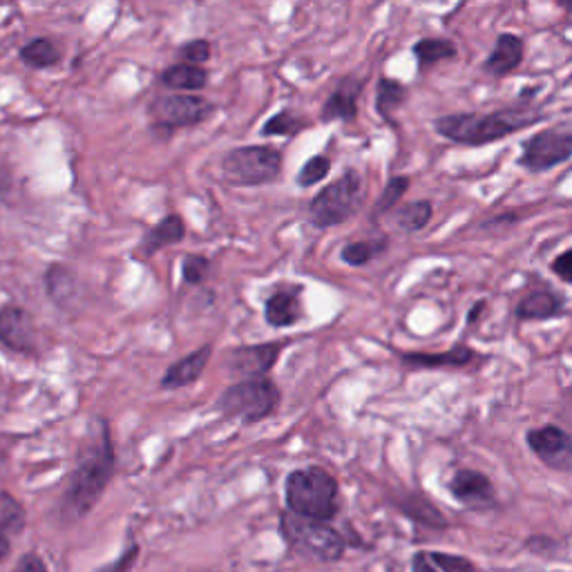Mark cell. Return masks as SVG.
Segmentation results:
<instances>
[{
	"mask_svg": "<svg viewBox=\"0 0 572 572\" xmlns=\"http://www.w3.org/2000/svg\"><path fill=\"white\" fill-rule=\"evenodd\" d=\"M163 84L173 90H201L209 84V72L199 65H173L163 72Z\"/></svg>",
	"mask_w": 572,
	"mask_h": 572,
	"instance_id": "cell-25",
	"label": "cell"
},
{
	"mask_svg": "<svg viewBox=\"0 0 572 572\" xmlns=\"http://www.w3.org/2000/svg\"><path fill=\"white\" fill-rule=\"evenodd\" d=\"M410 186H412V179H410V177H407V175H394V177L387 182L385 190L381 192V197H378V201H376V207H374V211H372V217L378 220L381 215H385V213H389L391 209H396L398 201L407 195V190H410Z\"/></svg>",
	"mask_w": 572,
	"mask_h": 572,
	"instance_id": "cell-28",
	"label": "cell"
},
{
	"mask_svg": "<svg viewBox=\"0 0 572 572\" xmlns=\"http://www.w3.org/2000/svg\"><path fill=\"white\" fill-rule=\"evenodd\" d=\"M565 300L552 289H535L519 300L514 307V315L521 322H539V320H555L563 313Z\"/></svg>",
	"mask_w": 572,
	"mask_h": 572,
	"instance_id": "cell-18",
	"label": "cell"
},
{
	"mask_svg": "<svg viewBox=\"0 0 572 572\" xmlns=\"http://www.w3.org/2000/svg\"><path fill=\"white\" fill-rule=\"evenodd\" d=\"M389 249V237L387 235H378V237H370V239H356L349 241L343 247L340 251V260L349 266H364L374 260H378L381 256H385Z\"/></svg>",
	"mask_w": 572,
	"mask_h": 572,
	"instance_id": "cell-23",
	"label": "cell"
},
{
	"mask_svg": "<svg viewBox=\"0 0 572 572\" xmlns=\"http://www.w3.org/2000/svg\"><path fill=\"white\" fill-rule=\"evenodd\" d=\"M279 530L284 542L289 544V548L296 555H302L313 561H324L332 563L343 559L347 550L345 537L332 523L307 519L300 514H294L289 510H284L279 517Z\"/></svg>",
	"mask_w": 572,
	"mask_h": 572,
	"instance_id": "cell-4",
	"label": "cell"
},
{
	"mask_svg": "<svg viewBox=\"0 0 572 572\" xmlns=\"http://www.w3.org/2000/svg\"><path fill=\"white\" fill-rule=\"evenodd\" d=\"M188 65H199V63H207L211 59V43L209 40L203 38H197V40H190V43H186L179 52Z\"/></svg>",
	"mask_w": 572,
	"mask_h": 572,
	"instance_id": "cell-34",
	"label": "cell"
},
{
	"mask_svg": "<svg viewBox=\"0 0 572 572\" xmlns=\"http://www.w3.org/2000/svg\"><path fill=\"white\" fill-rule=\"evenodd\" d=\"M561 8L568 10V12H572V3H561Z\"/></svg>",
	"mask_w": 572,
	"mask_h": 572,
	"instance_id": "cell-41",
	"label": "cell"
},
{
	"mask_svg": "<svg viewBox=\"0 0 572 572\" xmlns=\"http://www.w3.org/2000/svg\"><path fill=\"white\" fill-rule=\"evenodd\" d=\"M329 173H332V159L324 157V154H315V157L307 159L304 166L300 169L298 186L300 188H313L315 184L326 179V175Z\"/></svg>",
	"mask_w": 572,
	"mask_h": 572,
	"instance_id": "cell-31",
	"label": "cell"
},
{
	"mask_svg": "<svg viewBox=\"0 0 572 572\" xmlns=\"http://www.w3.org/2000/svg\"><path fill=\"white\" fill-rule=\"evenodd\" d=\"M12 186H14L12 171H10L8 163L0 159V201H3L12 192Z\"/></svg>",
	"mask_w": 572,
	"mask_h": 572,
	"instance_id": "cell-37",
	"label": "cell"
},
{
	"mask_svg": "<svg viewBox=\"0 0 572 572\" xmlns=\"http://www.w3.org/2000/svg\"><path fill=\"white\" fill-rule=\"evenodd\" d=\"M302 284L284 286V289L273 291L264 302V320L273 329H289L304 318L302 302Z\"/></svg>",
	"mask_w": 572,
	"mask_h": 572,
	"instance_id": "cell-14",
	"label": "cell"
},
{
	"mask_svg": "<svg viewBox=\"0 0 572 572\" xmlns=\"http://www.w3.org/2000/svg\"><path fill=\"white\" fill-rule=\"evenodd\" d=\"M434 217V207L432 201L427 199H419V201H410V203H402V207L396 211L394 215V224L396 228H400L402 233H419L423 228H427V224Z\"/></svg>",
	"mask_w": 572,
	"mask_h": 572,
	"instance_id": "cell-24",
	"label": "cell"
},
{
	"mask_svg": "<svg viewBox=\"0 0 572 572\" xmlns=\"http://www.w3.org/2000/svg\"><path fill=\"white\" fill-rule=\"evenodd\" d=\"M366 78L370 76H360V74H349L338 80V86L332 90V95L326 97L320 110V119L324 124L329 121H345V124H356L358 119V101L360 95L366 86Z\"/></svg>",
	"mask_w": 572,
	"mask_h": 572,
	"instance_id": "cell-13",
	"label": "cell"
},
{
	"mask_svg": "<svg viewBox=\"0 0 572 572\" xmlns=\"http://www.w3.org/2000/svg\"><path fill=\"white\" fill-rule=\"evenodd\" d=\"M284 501L294 514L329 523L340 512L338 478L318 465L294 470L284 481Z\"/></svg>",
	"mask_w": 572,
	"mask_h": 572,
	"instance_id": "cell-3",
	"label": "cell"
},
{
	"mask_svg": "<svg viewBox=\"0 0 572 572\" xmlns=\"http://www.w3.org/2000/svg\"><path fill=\"white\" fill-rule=\"evenodd\" d=\"M284 154L273 146H241L233 148L224 161L222 173L235 186H264L282 175Z\"/></svg>",
	"mask_w": 572,
	"mask_h": 572,
	"instance_id": "cell-7",
	"label": "cell"
},
{
	"mask_svg": "<svg viewBox=\"0 0 572 572\" xmlns=\"http://www.w3.org/2000/svg\"><path fill=\"white\" fill-rule=\"evenodd\" d=\"M364 179L358 171H345L336 182L324 186L309 203V222L324 231L349 222L364 203Z\"/></svg>",
	"mask_w": 572,
	"mask_h": 572,
	"instance_id": "cell-5",
	"label": "cell"
},
{
	"mask_svg": "<svg viewBox=\"0 0 572 572\" xmlns=\"http://www.w3.org/2000/svg\"><path fill=\"white\" fill-rule=\"evenodd\" d=\"M400 364L410 366V370H463V366H470L478 356L476 349L470 345H455L445 351H405L398 356Z\"/></svg>",
	"mask_w": 572,
	"mask_h": 572,
	"instance_id": "cell-15",
	"label": "cell"
},
{
	"mask_svg": "<svg viewBox=\"0 0 572 572\" xmlns=\"http://www.w3.org/2000/svg\"><path fill=\"white\" fill-rule=\"evenodd\" d=\"M10 555V537L0 533V561Z\"/></svg>",
	"mask_w": 572,
	"mask_h": 572,
	"instance_id": "cell-40",
	"label": "cell"
},
{
	"mask_svg": "<svg viewBox=\"0 0 572 572\" xmlns=\"http://www.w3.org/2000/svg\"><path fill=\"white\" fill-rule=\"evenodd\" d=\"M286 347H289V343H262L237 347L226 356V372L239 381L266 378V374L277 364Z\"/></svg>",
	"mask_w": 572,
	"mask_h": 572,
	"instance_id": "cell-11",
	"label": "cell"
},
{
	"mask_svg": "<svg viewBox=\"0 0 572 572\" xmlns=\"http://www.w3.org/2000/svg\"><path fill=\"white\" fill-rule=\"evenodd\" d=\"M483 311H485V300H478V302L470 309V313H468V324H476Z\"/></svg>",
	"mask_w": 572,
	"mask_h": 572,
	"instance_id": "cell-39",
	"label": "cell"
},
{
	"mask_svg": "<svg viewBox=\"0 0 572 572\" xmlns=\"http://www.w3.org/2000/svg\"><path fill=\"white\" fill-rule=\"evenodd\" d=\"M0 340L14 351L32 353L36 349V332L29 313L18 307L0 311Z\"/></svg>",
	"mask_w": 572,
	"mask_h": 572,
	"instance_id": "cell-17",
	"label": "cell"
},
{
	"mask_svg": "<svg viewBox=\"0 0 572 572\" xmlns=\"http://www.w3.org/2000/svg\"><path fill=\"white\" fill-rule=\"evenodd\" d=\"M570 159H572V130L563 126H555L539 130L523 141L517 166L533 175H542L563 166V163Z\"/></svg>",
	"mask_w": 572,
	"mask_h": 572,
	"instance_id": "cell-8",
	"label": "cell"
},
{
	"mask_svg": "<svg viewBox=\"0 0 572 572\" xmlns=\"http://www.w3.org/2000/svg\"><path fill=\"white\" fill-rule=\"evenodd\" d=\"M542 112L533 103L508 105L497 112H457L445 114L434 121V130L452 144L481 148L497 144L527 126L542 121Z\"/></svg>",
	"mask_w": 572,
	"mask_h": 572,
	"instance_id": "cell-1",
	"label": "cell"
},
{
	"mask_svg": "<svg viewBox=\"0 0 572 572\" xmlns=\"http://www.w3.org/2000/svg\"><path fill=\"white\" fill-rule=\"evenodd\" d=\"M48 294L61 307H67L76 294V277L65 266H52L46 275Z\"/></svg>",
	"mask_w": 572,
	"mask_h": 572,
	"instance_id": "cell-26",
	"label": "cell"
},
{
	"mask_svg": "<svg viewBox=\"0 0 572 572\" xmlns=\"http://www.w3.org/2000/svg\"><path fill=\"white\" fill-rule=\"evenodd\" d=\"M449 495H452L463 508L485 512L497 506V493L495 485L489 481L487 474L470 468H461L452 474L447 483Z\"/></svg>",
	"mask_w": 572,
	"mask_h": 572,
	"instance_id": "cell-12",
	"label": "cell"
},
{
	"mask_svg": "<svg viewBox=\"0 0 572 572\" xmlns=\"http://www.w3.org/2000/svg\"><path fill=\"white\" fill-rule=\"evenodd\" d=\"M523 57H525V40L519 34L501 32L495 40L493 52H489L487 59L483 61V72L495 78H506L521 67Z\"/></svg>",
	"mask_w": 572,
	"mask_h": 572,
	"instance_id": "cell-16",
	"label": "cell"
},
{
	"mask_svg": "<svg viewBox=\"0 0 572 572\" xmlns=\"http://www.w3.org/2000/svg\"><path fill=\"white\" fill-rule=\"evenodd\" d=\"M215 112V105L199 95H169L154 101L152 116L157 126L190 128L207 121Z\"/></svg>",
	"mask_w": 572,
	"mask_h": 572,
	"instance_id": "cell-9",
	"label": "cell"
},
{
	"mask_svg": "<svg viewBox=\"0 0 572 572\" xmlns=\"http://www.w3.org/2000/svg\"><path fill=\"white\" fill-rule=\"evenodd\" d=\"M279 402H282V391L271 378L237 381L220 396L217 410L226 419L253 425L273 416Z\"/></svg>",
	"mask_w": 572,
	"mask_h": 572,
	"instance_id": "cell-6",
	"label": "cell"
},
{
	"mask_svg": "<svg viewBox=\"0 0 572 572\" xmlns=\"http://www.w3.org/2000/svg\"><path fill=\"white\" fill-rule=\"evenodd\" d=\"M211 356H213V347L211 345L192 351L190 356L182 358L179 362H175L171 366V370L166 372V376H163L161 385L166 387V389H179V387L192 385L195 381H199L203 370H207Z\"/></svg>",
	"mask_w": 572,
	"mask_h": 572,
	"instance_id": "cell-19",
	"label": "cell"
},
{
	"mask_svg": "<svg viewBox=\"0 0 572 572\" xmlns=\"http://www.w3.org/2000/svg\"><path fill=\"white\" fill-rule=\"evenodd\" d=\"M412 54L416 59L419 72H427L430 67H434L436 63H445V61H452L459 54V48L452 38H421L414 43Z\"/></svg>",
	"mask_w": 572,
	"mask_h": 572,
	"instance_id": "cell-20",
	"label": "cell"
},
{
	"mask_svg": "<svg viewBox=\"0 0 572 572\" xmlns=\"http://www.w3.org/2000/svg\"><path fill=\"white\" fill-rule=\"evenodd\" d=\"M550 271L565 284H572V249L559 253L552 262H550Z\"/></svg>",
	"mask_w": 572,
	"mask_h": 572,
	"instance_id": "cell-35",
	"label": "cell"
},
{
	"mask_svg": "<svg viewBox=\"0 0 572 572\" xmlns=\"http://www.w3.org/2000/svg\"><path fill=\"white\" fill-rule=\"evenodd\" d=\"M184 237H186L184 220H182L179 215H169L166 220L159 222V224L148 233V237L144 239L139 251H141L144 258H150V256H154V253L161 251V249L173 247V244H179Z\"/></svg>",
	"mask_w": 572,
	"mask_h": 572,
	"instance_id": "cell-21",
	"label": "cell"
},
{
	"mask_svg": "<svg viewBox=\"0 0 572 572\" xmlns=\"http://www.w3.org/2000/svg\"><path fill=\"white\" fill-rule=\"evenodd\" d=\"M99 427L92 430L90 443L80 452L78 465L72 474L67 495H65V510L72 519L84 517L88 510L95 508V503L101 499L103 489L112 476L114 468V452H112V440L110 430L105 421H97Z\"/></svg>",
	"mask_w": 572,
	"mask_h": 572,
	"instance_id": "cell-2",
	"label": "cell"
},
{
	"mask_svg": "<svg viewBox=\"0 0 572 572\" xmlns=\"http://www.w3.org/2000/svg\"><path fill=\"white\" fill-rule=\"evenodd\" d=\"M410 97V88L396 78L389 76H381L378 84H376V112L381 119H385L389 126H396V119L394 112L400 110Z\"/></svg>",
	"mask_w": 572,
	"mask_h": 572,
	"instance_id": "cell-22",
	"label": "cell"
},
{
	"mask_svg": "<svg viewBox=\"0 0 572 572\" xmlns=\"http://www.w3.org/2000/svg\"><path fill=\"white\" fill-rule=\"evenodd\" d=\"M412 572H440L434 561L430 559V552L425 550H419L414 557H412Z\"/></svg>",
	"mask_w": 572,
	"mask_h": 572,
	"instance_id": "cell-38",
	"label": "cell"
},
{
	"mask_svg": "<svg viewBox=\"0 0 572 572\" xmlns=\"http://www.w3.org/2000/svg\"><path fill=\"white\" fill-rule=\"evenodd\" d=\"M21 59L25 65L29 67H36V70H43V67H50L54 63H59L61 54L57 50V46L52 43L50 38H36L32 40V43H27L21 52Z\"/></svg>",
	"mask_w": 572,
	"mask_h": 572,
	"instance_id": "cell-27",
	"label": "cell"
},
{
	"mask_svg": "<svg viewBox=\"0 0 572 572\" xmlns=\"http://www.w3.org/2000/svg\"><path fill=\"white\" fill-rule=\"evenodd\" d=\"M209 269H211L209 260L201 258V256H188V258L184 260V266H182L184 279H186L188 284H201L203 279H207Z\"/></svg>",
	"mask_w": 572,
	"mask_h": 572,
	"instance_id": "cell-33",
	"label": "cell"
},
{
	"mask_svg": "<svg viewBox=\"0 0 572 572\" xmlns=\"http://www.w3.org/2000/svg\"><path fill=\"white\" fill-rule=\"evenodd\" d=\"M12 572H48V565L38 555H25Z\"/></svg>",
	"mask_w": 572,
	"mask_h": 572,
	"instance_id": "cell-36",
	"label": "cell"
},
{
	"mask_svg": "<svg viewBox=\"0 0 572 572\" xmlns=\"http://www.w3.org/2000/svg\"><path fill=\"white\" fill-rule=\"evenodd\" d=\"M525 445L546 468L555 472L572 470V436L559 425H542L527 430Z\"/></svg>",
	"mask_w": 572,
	"mask_h": 572,
	"instance_id": "cell-10",
	"label": "cell"
},
{
	"mask_svg": "<svg viewBox=\"0 0 572 572\" xmlns=\"http://www.w3.org/2000/svg\"><path fill=\"white\" fill-rule=\"evenodd\" d=\"M304 128H307L304 119L296 116L291 110H282L266 121L264 128H262V135L264 137H296Z\"/></svg>",
	"mask_w": 572,
	"mask_h": 572,
	"instance_id": "cell-29",
	"label": "cell"
},
{
	"mask_svg": "<svg viewBox=\"0 0 572 572\" xmlns=\"http://www.w3.org/2000/svg\"><path fill=\"white\" fill-rule=\"evenodd\" d=\"M430 559L440 572H478L476 565L461 555H449V552H430Z\"/></svg>",
	"mask_w": 572,
	"mask_h": 572,
	"instance_id": "cell-32",
	"label": "cell"
},
{
	"mask_svg": "<svg viewBox=\"0 0 572 572\" xmlns=\"http://www.w3.org/2000/svg\"><path fill=\"white\" fill-rule=\"evenodd\" d=\"M23 525H25L23 506L14 497L0 493V533L8 535V537L18 535Z\"/></svg>",
	"mask_w": 572,
	"mask_h": 572,
	"instance_id": "cell-30",
	"label": "cell"
}]
</instances>
